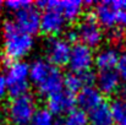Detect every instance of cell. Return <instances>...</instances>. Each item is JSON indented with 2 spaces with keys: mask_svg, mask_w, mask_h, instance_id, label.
Instances as JSON below:
<instances>
[{
  "mask_svg": "<svg viewBox=\"0 0 126 125\" xmlns=\"http://www.w3.org/2000/svg\"><path fill=\"white\" fill-rule=\"evenodd\" d=\"M30 82L42 97L49 98L64 89V74L45 58H38L30 64Z\"/></svg>",
  "mask_w": 126,
  "mask_h": 125,
  "instance_id": "obj_1",
  "label": "cell"
},
{
  "mask_svg": "<svg viewBox=\"0 0 126 125\" xmlns=\"http://www.w3.org/2000/svg\"><path fill=\"white\" fill-rule=\"evenodd\" d=\"M34 39L32 36L21 31L12 20L2 25V50L6 61L23 60L33 49Z\"/></svg>",
  "mask_w": 126,
  "mask_h": 125,
  "instance_id": "obj_2",
  "label": "cell"
},
{
  "mask_svg": "<svg viewBox=\"0 0 126 125\" xmlns=\"http://www.w3.org/2000/svg\"><path fill=\"white\" fill-rule=\"evenodd\" d=\"M4 77L7 86V94L18 97L30 91V64L25 60L6 61Z\"/></svg>",
  "mask_w": 126,
  "mask_h": 125,
  "instance_id": "obj_3",
  "label": "cell"
},
{
  "mask_svg": "<svg viewBox=\"0 0 126 125\" xmlns=\"http://www.w3.org/2000/svg\"><path fill=\"white\" fill-rule=\"evenodd\" d=\"M38 109L36 98L28 92L23 96L12 97L6 107V118L10 125H31Z\"/></svg>",
  "mask_w": 126,
  "mask_h": 125,
  "instance_id": "obj_4",
  "label": "cell"
},
{
  "mask_svg": "<svg viewBox=\"0 0 126 125\" xmlns=\"http://www.w3.org/2000/svg\"><path fill=\"white\" fill-rule=\"evenodd\" d=\"M123 10H126V0H104L95 2L92 14L103 30L115 31L118 30L119 12Z\"/></svg>",
  "mask_w": 126,
  "mask_h": 125,
  "instance_id": "obj_5",
  "label": "cell"
},
{
  "mask_svg": "<svg viewBox=\"0 0 126 125\" xmlns=\"http://www.w3.org/2000/svg\"><path fill=\"white\" fill-rule=\"evenodd\" d=\"M79 42L91 49H95L102 45L104 41V30L94 18L93 14H86L81 17L75 27Z\"/></svg>",
  "mask_w": 126,
  "mask_h": 125,
  "instance_id": "obj_6",
  "label": "cell"
},
{
  "mask_svg": "<svg viewBox=\"0 0 126 125\" xmlns=\"http://www.w3.org/2000/svg\"><path fill=\"white\" fill-rule=\"evenodd\" d=\"M36 6L42 11L44 9H53L58 11L65 21L76 22L80 21L84 14V1L80 0H49V1H38L34 2Z\"/></svg>",
  "mask_w": 126,
  "mask_h": 125,
  "instance_id": "obj_7",
  "label": "cell"
},
{
  "mask_svg": "<svg viewBox=\"0 0 126 125\" xmlns=\"http://www.w3.org/2000/svg\"><path fill=\"white\" fill-rule=\"evenodd\" d=\"M71 47L72 44L66 38H63V37L48 38V41L45 42V45H44L45 59L50 64L58 68L65 66L69 63Z\"/></svg>",
  "mask_w": 126,
  "mask_h": 125,
  "instance_id": "obj_8",
  "label": "cell"
},
{
  "mask_svg": "<svg viewBox=\"0 0 126 125\" xmlns=\"http://www.w3.org/2000/svg\"><path fill=\"white\" fill-rule=\"evenodd\" d=\"M67 66L70 72L82 74L91 71L94 66V52L82 43L72 44Z\"/></svg>",
  "mask_w": 126,
  "mask_h": 125,
  "instance_id": "obj_9",
  "label": "cell"
},
{
  "mask_svg": "<svg viewBox=\"0 0 126 125\" xmlns=\"http://www.w3.org/2000/svg\"><path fill=\"white\" fill-rule=\"evenodd\" d=\"M41 10L33 2L30 6L15 12L12 21L21 31L33 37L41 31Z\"/></svg>",
  "mask_w": 126,
  "mask_h": 125,
  "instance_id": "obj_10",
  "label": "cell"
},
{
  "mask_svg": "<svg viewBox=\"0 0 126 125\" xmlns=\"http://www.w3.org/2000/svg\"><path fill=\"white\" fill-rule=\"evenodd\" d=\"M41 33L44 36L53 38L60 37V35L65 31L67 22L65 18L53 9H44L41 11Z\"/></svg>",
  "mask_w": 126,
  "mask_h": 125,
  "instance_id": "obj_11",
  "label": "cell"
},
{
  "mask_svg": "<svg viewBox=\"0 0 126 125\" xmlns=\"http://www.w3.org/2000/svg\"><path fill=\"white\" fill-rule=\"evenodd\" d=\"M76 107V94L66 91L65 88L47 98V108L54 115L64 117Z\"/></svg>",
  "mask_w": 126,
  "mask_h": 125,
  "instance_id": "obj_12",
  "label": "cell"
},
{
  "mask_svg": "<svg viewBox=\"0 0 126 125\" xmlns=\"http://www.w3.org/2000/svg\"><path fill=\"white\" fill-rule=\"evenodd\" d=\"M121 53L115 45H105L94 54V66L100 71L116 70Z\"/></svg>",
  "mask_w": 126,
  "mask_h": 125,
  "instance_id": "obj_13",
  "label": "cell"
},
{
  "mask_svg": "<svg viewBox=\"0 0 126 125\" xmlns=\"http://www.w3.org/2000/svg\"><path fill=\"white\" fill-rule=\"evenodd\" d=\"M95 87L103 96H114L123 89V82L116 70L100 71L97 75Z\"/></svg>",
  "mask_w": 126,
  "mask_h": 125,
  "instance_id": "obj_14",
  "label": "cell"
},
{
  "mask_svg": "<svg viewBox=\"0 0 126 125\" xmlns=\"http://www.w3.org/2000/svg\"><path fill=\"white\" fill-rule=\"evenodd\" d=\"M105 101L104 96L100 93V91L95 86L83 87L77 94H76V106L77 108L84 110L87 114L92 112L94 108L100 106Z\"/></svg>",
  "mask_w": 126,
  "mask_h": 125,
  "instance_id": "obj_15",
  "label": "cell"
},
{
  "mask_svg": "<svg viewBox=\"0 0 126 125\" xmlns=\"http://www.w3.org/2000/svg\"><path fill=\"white\" fill-rule=\"evenodd\" d=\"M97 75L91 70L82 74L69 72L64 75V88L74 94H77L83 87L95 86Z\"/></svg>",
  "mask_w": 126,
  "mask_h": 125,
  "instance_id": "obj_16",
  "label": "cell"
},
{
  "mask_svg": "<svg viewBox=\"0 0 126 125\" xmlns=\"http://www.w3.org/2000/svg\"><path fill=\"white\" fill-rule=\"evenodd\" d=\"M88 118L91 125H114L111 106L107 101H104L100 106H98L92 112H89Z\"/></svg>",
  "mask_w": 126,
  "mask_h": 125,
  "instance_id": "obj_17",
  "label": "cell"
},
{
  "mask_svg": "<svg viewBox=\"0 0 126 125\" xmlns=\"http://www.w3.org/2000/svg\"><path fill=\"white\" fill-rule=\"evenodd\" d=\"M114 125H126V91L121 89L120 94L110 103Z\"/></svg>",
  "mask_w": 126,
  "mask_h": 125,
  "instance_id": "obj_18",
  "label": "cell"
},
{
  "mask_svg": "<svg viewBox=\"0 0 126 125\" xmlns=\"http://www.w3.org/2000/svg\"><path fill=\"white\" fill-rule=\"evenodd\" d=\"M63 125H91L88 114L80 109V108H74L71 112L64 115V119L61 122Z\"/></svg>",
  "mask_w": 126,
  "mask_h": 125,
  "instance_id": "obj_19",
  "label": "cell"
},
{
  "mask_svg": "<svg viewBox=\"0 0 126 125\" xmlns=\"http://www.w3.org/2000/svg\"><path fill=\"white\" fill-rule=\"evenodd\" d=\"M56 122L55 115L47 107H42L36 110L31 125H55Z\"/></svg>",
  "mask_w": 126,
  "mask_h": 125,
  "instance_id": "obj_20",
  "label": "cell"
},
{
  "mask_svg": "<svg viewBox=\"0 0 126 125\" xmlns=\"http://www.w3.org/2000/svg\"><path fill=\"white\" fill-rule=\"evenodd\" d=\"M31 4H33V2L32 1H27V0H10V1L4 2V7H6L10 12L15 14V12L30 6Z\"/></svg>",
  "mask_w": 126,
  "mask_h": 125,
  "instance_id": "obj_21",
  "label": "cell"
},
{
  "mask_svg": "<svg viewBox=\"0 0 126 125\" xmlns=\"http://www.w3.org/2000/svg\"><path fill=\"white\" fill-rule=\"evenodd\" d=\"M116 72L119 74V76L121 79V82L126 85V52L121 53L119 64L116 66Z\"/></svg>",
  "mask_w": 126,
  "mask_h": 125,
  "instance_id": "obj_22",
  "label": "cell"
},
{
  "mask_svg": "<svg viewBox=\"0 0 126 125\" xmlns=\"http://www.w3.org/2000/svg\"><path fill=\"white\" fill-rule=\"evenodd\" d=\"M118 30H120L121 32L126 31V10H123L119 12L118 16Z\"/></svg>",
  "mask_w": 126,
  "mask_h": 125,
  "instance_id": "obj_23",
  "label": "cell"
},
{
  "mask_svg": "<svg viewBox=\"0 0 126 125\" xmlns=\"http://www.w3.org/2000/svg\"><path fill=\"white\" fill-rule=\"evenodd\" d=\"M7 94V86H6V81L4 77V74L0 72V101Z\"/></svg>",
  "mask_w": 126,
  "mask_h": 125,
  "instance_id": "obj_24",
  "label": "cell"
},
{
  "mask_svg": "<svg viewBox=\"0 0 126 125\" xmlns=\"http://www.w3.org/2000/svg\"><path fill=\"white\" fill-rule=\"evenodd\" d=\"M2 10H4V2H2V1H0V15H1Z\"/></svg>",
  "mask_w": 126,
  "mask_h": 125,
  "instance_id": "obj_25",
  "label": "cell"
},
{
  "mask_svg": "<svg viewBox=\"0 0 126 125\" xmlns=\"http://www.w3.org/2000/svg\"><path fill=\"white\" fill-rule=\"evenodd\" d=\"M55 125H63V124H61V122H56V124Z\"/></svg>",
  "mask_w": 126,
  "mask_h": 125,
  "instance_id": "obj_26",
  "label": "cell"
},
{
  "mask_svg": "<svg viewBox=\"0 0 126 125\" xmlns=\"http://www.w3.org/2000/svg\"><path fill=\"white\" fill-rule=\"evenodd\" d=\"M0 65H1V64H0Z\"/></svg>",
  "mask_w": 126,
  "mask_h": 125,
  "instance_id": "obj_27",
  "label": "cell"
}]
</instances>
